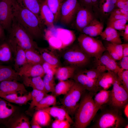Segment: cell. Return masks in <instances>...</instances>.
<instances>
[{"label": "cell", "instance_id": "cell-16", "mask_svg": "<svg viewBox=\"0 0 128 128\" xmlns=\"http://www.w3.org/2000/svg\"><path fill=\"white\" fill-rule=\"evenodd\" d=\"M72 78L75 82L81 85L86 90L95 93L99 91L97 80L89 78L81 71L75 73Z\"/></svg>", "mask_w": 128, "mask_h": 128}, {"label": "cell", "instance_id": "cell-35", "mask_svg": "<svg viewBox=\"0 0 128 128\" xmlns=\"http://www.w3.org/2000/svg\"><path fill=\"white\" fill-rule=\"evenodd\" d=\"M25 50L27 63L34 64H42L44 62L41 55L37 50L29 49Z\"/></svg>", "mask_w": 128, "mask_h": 128}, {"label": "cell", "instance_id": "cell-60", "mask_svg": "<svg viewBox=\"0 0 128 128\" xmlns=\"http://www.w3.org/2000/svg\"></svg>", "mask_w": 128, "mask_h": 128}, {"label": "cell", "instance_id": "cell-43", "mask_svg": "<svg viewBox=\"0 0 128 128\" xmlns=\"http://www.w3.org/2000/svg\"><path fill=\"white\" fill-rule=\"evenodd\" d=\"M31 100V93L29 92L22 96H18L12 103L22 105H26L29 101Z\"/></svg>", "mask_w": 128, "mask_h": 128}, {"label": "cell", "instance_id": "cell-54", "mask_svg": "<svg viewBox=\"0 0 128 128\" xmlns=\"http://www.w3.org/2000/svg\"><path fill=\"white\" fill-rule=\"evenodd\" d=\"M4 30L0 23V40H3L5 39V36Z\"/></svg>", "mask_w": 128, "mask_h": 128}, {"label": "cell", "instance_id": "cell-27", "mask_svg": "<svg viewBox=\"0 0 128 128\" xmlns=\"http://www.w3.org/2000/svg\"><path fill=\"white\" fill-rule=\"evenodd\" d=\"M103 40L109 42L121 44L122 42L117 30L110 27L107 26L100 35Z\"/></svg>", "mask_w": 128, "mask_h": 128}, {"label": "cell", "instance_id": "cell-44", "mask_svg": "<svg viewBox=\"0 0 128 128\" xmlns=\"http://www.w3.org/2000/svg\"><path fill=\"white\" fill-rule=\"evenodd\" d=\"M70 123L66 120L56 119L52 123L51 127L53 128H69Z\"/></svg>", "mask_w": 128, "mask_h": 128}, {"label": "cell", "instance_id": "cell-40", "mask_svg": "<svg viewBox=\"0 0 128 128\" xmlns=\"http://www.w3.org/2000/svg\"><path fill=\"white\" fill-rule=\"evenodd\" d=\"M99 4L100 9L104 14L110 13L116 6L115 5L104 0H100Z\"/></svg>", "mask_w": 128, "mask_h": 128}, {"label": "cell", "instance_id": "cell-45", "mask_svg": "<svg viewBox=\"0 0 128 128\" xmlns=\"http://www.w3.org/2000/svg\"><path fill=\"white\" fill-rule=\"evenodd\" d=\"M42 65L45 74H50L54 75L58 68L45 62Z\"/></svg>", "mask_w": 128, "mask_h": 128}, {"label": "cell", "instance_id": "cell-17", "mask_svg": "<svg viewBox=\"0 0 128 128\" xmlns=\"http://www.w3.org/2000/svg\"><path fill=\"white\" fill-rule=\"evenodd\" d=\"M37 50L44 62L57 68L60 66V60L56 50L49 46L38 47Z\"/></svg>", "mask_w": 128, "mask_h": 128}, {"label": "cell", "instance_id": "cell-51", "mask_svg": "<svg viewBox=\"0 0 128 128\" xmlns=\"http://www.w3.org/2000/svg\"><path fill=\"white\" fill-rule=\"evenodd\" d=\"M31 126L32 128H41V127L38 123L35 118L33 116L32 120L30 122Z\"/></svg>", "mask_w": 128, "mask_h": 128}, {"label": "cell", "instance_id": "cell-13", "mask_svg": "<svg viewBox=\"0 0 128 128\" xmlns=\"http://www.w3.org/2000/svg\"><path fill=\"white\" fill-rule=\"evenodd\" d=\"M19 111L18 107L0 97V124L5 126L9 119Z\"/></svg>", "mask_w": 128, "mask_h": 128}, {"label": "cell", "instance_id": "cell-12", "mask_svg": "<svg viewBox=\"0 0 128 128\" xmlns=\"http://www.w3.org/2000/svg\"><path fill=\"white\" fill-rule=\"evenodd\" d=\"M27 93L23 83L17 81L5 80L0 82V96L15 93L23 95Z\"/></svg>", "mask_w": 128, "mask_h": 128}, {"label": "cell", "instance_id": "cell-30", "mask_svg": "<svg viewBox=\"0 0 128 128\" xmlns=\"http://www.w3.org/2000/svg\"><path fill=\"white\" fill-rule=\"evenodd\" d=\"M110 92V90H102L95 94L93 99L97 112L102 105L108 102Z\"/></svg>", "mask_w": 128, "mask_h": 128}, {"label": "cell", "instance_id": "cell-1", "mask_svg": "<svg viewBox=\"0 0 128 128\" xmlns=\"http://www.w3.org/2000/svg\"><path fill=\"white\" fill-rule=\"evenodd\" d=\"M99 109L101 111L96 115L91 128H124L128 123V119L123 116V110L114 107L107 104L102 105Z\"/></svg>", "mask_w": 128, "mask_h": 128}, {"label": "cell", "instance_id": "cell-37", "mask_svg": "<svg viewBox=\"0 0 128 128\" xmlns=\"http://www.w3.org/2000/svg\"><path fill=\"white\" fill-rule=\"evenodd\" d=\"M57 101L55 96L52 95H47L43 97L35 107L34 109L37 111L55 105Z\"/></svg>", "mask_w": 128, "mask_h": 128}, {"label": "cell", "instance_id": "cell-22", "mask_svg": "<svg viewBox=\"0 0 128 128\" xmlns=\"http://www.w3.org/2000/svg\"><path fill=\"white\" fill-rule=\"evenodd\" d=\"M40 18L43 24L47 27L54 26L55 17L44 0L42 3L40 10Z\"/></svg>", "mask_w": 128, "mask_h": 128}, {"label": "cell", "instance_id": "cell-23", "mask_svg": "<svg viewBox=\"0 0 128 128\" xmlns=\"http://www.w3.org/2000/svg\"><path fill=\"white\" fill-rule=\"evenodd\" d=\"M104 28L103 24L94 18L90 23L82 29V33L94 37L100 35Z\"/></svg>", "mask_w": 128, "mask_h": 128}, {"label": "cell", "instance_id": "cell-50", "mask_svg": "<svg viewBox=\"0 0 128 128\" xmlns=\"http://www.w3.org/2000/svg\"><path fill=\"white\" fill-rule=\"evenodd\" d=\"M126 4H128V0H117L116 5L119 8L122 9Z\"/></svg>", "mask_w": 128, "mask_h": 128}, {"label": "cell", "instance_id": "cell-18", "mask_svg": "<svg viewBox=\"0 0 128 128\" xmlns=\"http://www.w3.org/2000/svg\"><path fill=\"white\" fill-rule=\"evenodd\" d=\"M9 128H31L29 118L19 111L9 120L5 125Z\"/></svg>", "mask_w": 128, "mask_h": 128}, {"label": "cell", "instance_id": "cell-46", "mask_svg": "<svg viewBox=\"0 0 128 128\" xmlns=\"http://www.w3.org/2000/svg\"><path fill=\"white\" fill-rule=\"evenodd\" d=\"M105 47L106 50L116 61L119 60L120 59L115 50L111 45L110 43H108Z\"/></svg>", "mask_w": 128, "mask_h": 128}, {"label": "cell", "instance_id": "cell-6", "mask_svg": "<svg viewBox=\"0 0 128 128\" xmlns=\"http://www.w3.org/2000/svg\"><path fill=\"white\" fill-rule=\"evenodd\" d=\"M78 40L82 50L90 57L95 58L98 61L106 50L102 41L93 37L82 33L79 36Z\"/></svg>", "mask_w": 128, "mask_h": 128}, {"label": "cell", "instance_id": "cell-21", "mask_svg": "<svg viewBox=\"0 0 128 128\" xmlns=\"http://www.w3.org/2000/svg\"><path fill=\"white\" fill-rule=\"evenodd\" d=\"M42 110L47 112L56 119L66 120L70 123H74L71 116L63 106L59 107L54 105Z\"/></svg>", "mask_w": 128, "mask_h": 128}, {"label": "cell", "instance_id": "cell-58", "mask_svg": "<svg viewBox=\"0 0 128 128\" xmlns=\"http://www.w3.org/2000/svg\"><path fill=\"white\" fill-rule=\"evenodd\" d=\"M122 9L128 12V4L125 5Z\"/></svg>", "mask_w": 128, "mask_h": 128}, {"label": "cell", "instance_id": "cell-57", "mask_svg": "<svg viewBox=\"0 0 128 128\" xmlns=\"http://www.w3.org/2000/svg\"><path fill=\"white\" fill-rule=\"evenodd\" d=\"M120 11L123 14L128 16V12H127L122 9L119 8Z\"/></svg>", "mask_w": 128, "mask_h": 128}, {"label": "cell", "instance_id": "cell-14", "mask_svg": "<svg viewBox=\"0 0 128 128\" xmlns=\"http://www.w3.org/2000/svg\"><path fill=\"white\" fill-rule=\"evenodd\" d=\"M94 19L92 14L88 8L80 5L76 15L75 24L76 28L82 32L83 28Z\"/></svg>", "mask_w": 128, "mask_h": 128}, {"label": "cell", "instance_id": "cell-15", "mask_svg": "<svg viewBox=\"0 0 128 128\" xmlns=\"http://www.w3.org/2000/svg\"><path fill=\"white\" fill-rule=\"evenodd\" d=\"M18 72L20 77H42L45 74L41 64H34L27 63L21 67Z\"/></svg>", "mask_w": 128, "mask_h": 128}, {"label": "cell", "instance_id": "cell-36", "mask_svg": "<svg viewBox=\"0 0 128 128\" xmlns=\"http://www.w3.org/2000/svg\"><path fill=\"white\" fill-rule=\"evenodd\" d=\"M33 116L41 126H48L50 123L51 116L48 113L43 110L36 111Z\"/></svg>", "mask_w": 128, "mask_h": 128}, {"label": "cell", "instance_id": "cell-39", "mask_svg": "<svg viewBox=\"0 0 128 128\" xmlns=\"http://www.w3.org/2000/svg\"><path fill=\"white\" fill-rule=\"evenodd\" d=\"M54 75L50 74H46L43 79L45 89L47 93L49 92L54 93L56 84Z\"/></svg>", "mask_w": 128, "mask_h": 128}, {"label": "cell", "instance_id": "cell-47", "mask_svg": "<svg viewBox=\"0 0 128 128\" xmlns=\"http://www.w3.org/2000/svg\"><path fill=\"white\" fill-rule=\"evenodd\" d=\"M119 60V67L123 70H128V57H123Z\"/></svg>", "mask_w": 128, "mask_h": 128}, {"label": "cell", "instance_id": "cell-42", "mask_svg": "<svg viewBox=\"0 0 128 128\" xmlns=\"http://www.w3.org/2000/svg\"><path fill=\"white\" fill-rule=\"evenodd\" d=\"M117 74L120 82L128 92V70H122L118 72Z\"/></svg>", "mask_w": 128, "mask_h": 128}, {"label": "cell", "instance_id": "cell-59", "mask_svg": "<svg viewBox=\"0 0 128 128\" xmlns=\"http://www.w3.org/2000/svg\"><path fill=\"white\" fill-rule=\"evenodd\" d=\"M124 128H128V123L125 126Z\"/></svg>", "mask_w": 128, "mask_h": 128}, {"label": "cell", "instance_id": "cell-31", "mask_svg": "<svg viewBox=\"0 0 128 128\" xmlns=\"http://www.w3.org/2000/svg\"><path fill=\"white\" fill-rule=\"evenodd\" d=\"M12 50L9 43L4 42L0 44V64L8 63L12 58Z\"/></svg>", "mask_w": 128, "mask_h": 128}, {"label": "cell", "instance_id": "cell-25", "mask_svg": "<svg viewBox=\"0 0 128 128\" xmlns=\"http://www.w3.org/2000/svg\"><path fill=\"white\" fill-rule=\"evenodd\" d=\"M20 77L18 72L11 66L0 64V82L5 80L18 81Z\"/></svg>", "mask_w": 128, "mask_h": 128}, {"label": "cell", "instance_id": "cell-7", "mask_svg": "<svg viewBox=\"0 0 128 128\" xmlns=\"http://www.w3.org/2000/svg\"><path fill=\"white\" fill-rule=\"evenodd\" d=\"M69 46L64 50L62 55L67 65L73 66L77 69L85 67L89 63L91 57L82 50L78 45Z\"/></svg>", "mask_w": 128, "mask_h": 128}, {"label": "cell", "instance_id": "cell-19", "mask_svg": "<svg viewBox=\"0 0 128 128\" xmlns=\"http://www.w3.org/2000/svg\"><path fill=\"white\" fill-rule=\"evenodd\" d=\"M117 73L110 71L105 72L97 79V84L99 91L102 90H108L117 77Z\"/></svg>", "mask_w": 128, "mask_h": 128}, {"label": "cell", "instance_id": "cell-4", "mask_svg": "<svg viewBox=\"0 0 128 128\" xmlns=\"http://www.w3.org/2000/svg\"><path fill=\"white\" fill-rule=\"evenodd\" d=\"M44 37L49 46L57 50H64L71 46L76 39L72 30L55 26L44 30Z\"/></svg>", "mask_w": 128, "mask_h": 128}, {"label": "cell", "instance_id": "cell-33", "mask_svg": "<svg viewBox=\"0 0 128 128\" xmlns=\"http://www.w3.org/2000/svg\"><path fill=\"white\" fill-rule=\"evenodd\" d=\"M31 93V101L29 103V107L27 111V113L29 114L42 99L47 95L44 91L35 89H33Z\"/></svg>", "mask_w": 128, "mask_h": 128}, {"label": "cell", "instance_id": "cell-38", "mask_svg": "<svg viewBox=\"0 0 128 128\" xmlns=\"http://www.w3.org/2000/svg\"><path fill=\"white\" fill-rule=\"evenodd\" d=\"M106 71V69L104 66L98 64L96 68L81 71L89 78L97 80L102 73Z\"/></svg>", "mask_w": 128, "mask_h": 128}, {"label": "cell", "instance_id": "cell-34", "mask_svg": "<svg viewBox=\"0 0 128 128\" xmlns=\"http://www.w3.org/2000/svg\"><path fill=\"white\" fill-rule=\"evenodd\" d=\"M64 0H44L47 5L54 14L55 17V23L59 20L61 9Z\"/></svg>", "mask_w": 128, "mask_h": 128}, {"label": "cell", "instance_id": "cell-49", "mask_svg": "<svg viewBox=\"0 0 128 128\" xmlns=\"http://www.w3.org/2000/svg\"><path fill=\"white\" fill-rule=\"evenodd\" d=\"M110 43L111 45L121 59L123 57L122 44H117Z\"/></svg>", "mask_w": 128, "mask_h": 128}, {"label": "cell", "instance_id": "cell-41", "mask_svg": "<svg viewBox=\"0 0 128 128\" xmlns=\"http://www.w3.org/2000/svg\"><path fill=\"white\" fill-rule=\"evenodd\" d=\"M128 20L124 19L108 21L107 26L112 27L116 30H124Z\"/></svg>", "mask_w": 128, "mask_h": 128}, {"label": "cell", "instance_id": "cell-5", "mask_svg": "<svg viewBox=\"0 0 128 128\" xmlns=\"http://www.w3.org/2000/svg\"><path fill=\"white\" fill-rule=\"evenodd\" d=\"M8 42L12 46L17 45L25 50H37L38 47L30 34L13 18L9 30Z\"/></svg>", "mask_w": 128, "mask_h": 128}, {"label": "cell", "instance_id": "cell-3", "mask_svg": "<svg viewBox=\"0 0 128 128\" xmlns=\"http://www.w3.org/2000/svg\"><path fill=\"white\" fill-rule=\"evenodd\" d=\"M96 93L86 90L82 94L74 114L76 128H86L89 125L97 112L93 97Z\"/></svg>", "mask_w": 128, "mask_h": 128}, {"label": "cell", "instance_id": "cell-20", "mask_svg": "<svg viewBox=\"0 0 128 128\" xmlns=\"http://www.w3.org/2000/svg\"><path fill=\"white\" fill-rule=\"evenodd\" d=\"M98 64L104 66L108 71L117 73L122 70L119 66L116 61L106 50L102 55L98 61Z\"/></svg>", "mask_w": 128, "mask_h": 128}, {"label": "cell", "instance_id": "cell-56", "mask_svg": "<svg viewBox=\"0 0 128 128\" xmlns=\"http://www.w3.org/2000/svg\"><path fill=\"white\" fill-rule=\"evenodd\" d=\"M93 6L96 7H98V2H99V0H91Z\"/></svg>", "mask_w": 128, "mask_h": 128}, {"label": "cell", "instance_id": "cell-55", "mask_svg": "<svg viewBox=\"0 0 128 128\" xmlns=\"http://www.w3.org/2000/svg\"><path fill=\"white\" fill-rule=\"evenodd\" d=\"M123 111L126 118L128 119V103L126 104L123 107Z\"/></svg>", "mask_w": 128, "mask_h": 128}, {"label": "cell", "instance_id": "cell-28", "mask_svg": "<svg viewBox=\"0 0 128 128\" xmlns=\"http://www.w3.org/2000/svg\"><path fill=\"white\" fill-rule=\"evenodd\" d=\"M14 54V70L18 72L19 68L27 63L25 50L17 45L12 49Z\"/></svg>", "mask_w": 128, "mask_h": 128}, {"label": "cell", "instance_id": "cell-9", "mask_svg": "<svg viewBox=\"0 0 128 128\" xmlns=\"http://www.w3.org/2000/svg\"><path fill=\"white\" fill-rule=\"evenodd\" d=\"M112 85L109 100L107 104L114 107L123 110L128 103V92L120 82L118 76Z\"/></svg>", "mask_w": 128, "mask_h": 128}, {"label": "cell", "instance_id": "cell-24", "mask_svg": "<svg viewBox=\"0 0 128 128\" xmlns=\"http://www.w3.org/2000/svg\"><path fill=\"white\" fill-rule=\"evenodd\" d=\"M43 0H16L20 6L32 12L40 19V10Z\"/></svg>", "mask_w": 128, "mask_h": 128}, {"label": "cell", "instance_id": "cell-29", "mask_svg": "<svg viewBox=\"0 0 128 128\" xmlns=\"http://www.w3.org/2000/svg\"><path fill=\"white\" fill-rule=\"evenodd\" d=\"M22 77L23 83L25 86L31 87L33 89L38 90L46 92L43 79L41 77Z\"/></svg>", "mask_w": 128, "mask_h": 128}, {"label": "cell", "instance_id": "cell-52", "mask_svg": "<svg viewBox=\"0 0 128 128\" xmlns=\"http://www.w3.org/2000/svg\"><path fill=\"white\" fill-rule=\"evenodd\" d=\"M123 57H128V43L122 44Z\"/></svg>", "mask_w": 128, "mask_h": 128}, {"label": "cell", "instance_id": "cell-48", "mask_svg": "<svg viewBox=\"0 0 128 128\" xmlns=\"http://www.w3.org/2000/svg\"><path fill=\"white\" fill-rule=\"evenodd\" d=\"M124 19L128 20V16L117 14L111 12L110 13L108 21H111Z\"/></svg>", "mask_w": 128, "mask_h": 128}, {"label": "cell", "instance_id": "cell-53", "mask_svg": "<svg viewBox=\"0 0 128 128\" xmlns=\"http://www.w3.org/2000/svg\"><path fill=\"white\" fill-rule=\"evenodd\" d=\"M124 32L122 35L123 36L124 41L126 42L128 41V24L126 25L125 28L124 30Z\"/></svg>", "mask_w": 128, "mask_h": 128}, {"label": "cell", "instance_id": "cell-2", "mask_svg": "<svg viewBox=\"0 0 128 128\" xmlns=\"http://www.w3.org/2000/svg\"><path fill=\"white\" fill-rule=\"evenodd\" d=\"M14 18L32 36L39 38L44 36L43 26L41 19L35 14L20 6L16 1L13 9Z\"/></svg>", "mask_w": 128, "mask_h": 128}, {"label": "cell", "instance_id": "cell-8", "mask_svg": "<svg viewBox=\"0 0 128 128\" xmlns=\"http://www.w3.org/2000/svg\"><path fill=\"white\" fill-rule=\"evenodd\" d=\"M86 90L83 87L75 81L70 89L61 100L62 106L70 116L74 115L82 96Z\"/></svg>", "mask_w": 128, "mask_h": 128}, {"label": "cell", "instance_id": "cell-26", "mask_svg": "<svg viewBox=\"0 0 128 128\" xmlns=\"http://www.w3.org/2000/svg\"><path fill=\"white\" fill-rule=\"evenodd\" d=\"M77 68L73 66L67 65L58 67L55 74L59 81H65L72 78Z\"/></svg>", "mask_w": 128, "mask_h": 128}, {"label": "cell", "instance_id": "cell-10", "mask_svg": "<svg viewBox=\"0 0 128 128\" xmlns=\"http://www.w3.org/2000/svg\"><path fill=\"white\" fill-rule=\"evenodd\" d=\"M79 0H64L62 4L59 20L65 25L72 21L80 7Z\"/></svg>", "mask_w": 128, "mask_h": 128}, {"label": "cell", "instance_id": "cell-32", "mask_svg": "<svg viewBox=\"0 0 128 128\" xmlns=\"http://www.w3.org/2000/svg\"><path fill=\"white\" fill-rule=\"evenodd\" d=\"M74 82L73 79L59 81L55 86L54 93L56 96L65 94L70 89Z\"/></svg>", "mask_w": 128, "mask_h": 128}, {"label": "cell", "instance_id": "cell-11", "mask_svg": "<svg viewBox=\"0 0 128 128\" xmlns=\"http://www.w3.org/2000/svg\"><path fill=\"white\" fill-rule=\"evenodd\" d=\"M16 0H0V23L4 29L9 30L14 18L13 9Z\"/></svg>", "mask_w": 128, "mask_h": 128}]
</instances>
